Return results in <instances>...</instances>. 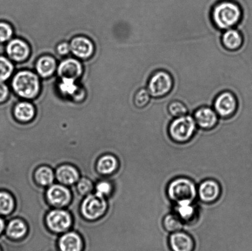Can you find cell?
Returning <instances> with one entry per match:
<instances>
[{"mask_svg": "<svg viewBox=\"0 0 252 251\" xmlns=\"http://www.w3.org/2000/svg\"><path fill=\"white\" fill-rule=\"evenodd\" d=\"M70 50L78 58L86 59L93 55L94 47L92 41L85 37H77L71 42Z\"/></svg>", "mask_w": 252, "mask_h": 251, "instance_id": "12", "label": "cell"}, {"mask_svg": "<svg viewBox=\"0 0 252 251\" xmlns=\"http://www.w3.org/2000/svg\"><path fill=\"white\" fill-rule=\"evenodd\" d=\"M5 227L4 221L0 217V235L3 232Z\"/></svg>", "mask_w": 252, "mask_h": 251, "instance_id": "36", "label": "cell"}, {"mask_svg": "<svg viewBox=\"0 0 252 251\" xmlns=\"http://www.w3.org/2000/svg\"><path fill=\"white\" fill-rule=\"evenodd\" d=\"M6 53L12 60L22 61L29 57L31 50L26 42L21 39H15L7 44Z\"/></svg>", "mask_w": 252, "mask_h": 251, "instance_id": "11", "label": "cell"}, {"mask_svg": "<svg viewBox=\"0 0 252 251\" xmlns=\"http://www.w3.org/2000/svg\"><path fill=\"white\" fill-rule=\"evenodd\" d=\"M36 179L42 185H48L53 183L54 175L53 171L48 167H41L37 170Z\"/></svg>", "mask_w": 252, "mask_h": 251, "instance_id": "29", "label": "cell"}, {"mask_svg": "<svg viewBox=\"0 0 252 251\" xmlns=\"http://www.w3.org/2000/svg\"><path fill=\"white\" fill-rule=\"evenodd\" d=\"M150 93L148 89L145 88H140L135 93L134 97H133V103L136 107L138 108H143L148 105L151 100Z\"/></svg>", "mask_w": 252, "mask_h": 251, "instance_id": "28", "label": "cell"}, {"mask_svg": "<svg viewBox=\"0 0 252 251\" xmlns=\"http://www.w3.org/2000/svg\"><path fill=\"white\" fill-rule=\"evenodd\" d=\"M168 112L172 117L177 118L187 115L188 108L182 102L174 100L170 102L168 106Z\"/></svg>", "mask_w": 252, "mask_h": 251, "instance_id": "27", "label": "cell"}, {"mask_svg": "<svg viewBox=\"0 0 252 251\" xmlns=\"http://www.w3.org/2000/svg\"><path fill=\"white\" fill-rule=\"evenodd\" d=\"M14 200L9 193L0 191V215H7L13 210Z\"/></svg>", "mask_w": 252, "mask_h": 251, "instance_id": "25", "label": "cell"}, {"mask_svg": "<svg viewBox=\"0 0 252 251\" xmlns=\"http://www.w3.org/2000/svg\"><path fill=\"white\" fill-rule=\"evenodd\" d=\"M175 213L184 223H189L196 221L197 209L193 201H183L175 203Z\"/></svg>", "mask_w": 252, "mask_h": 251, "instance_id": "13", "label": "cell"}, {"mask_svg": "<svg viewBox=\"0 0 252 251\" xmlns=\"http://www.w3.org/2000/svg\"><path fill=\"white\" fill-rule=\"evenodd\" d=\"M196 126L194 118L187 114L175 118L170 123L168 132L173 141L177 143H186L193 137Z\"/></svg>", "mask_w": 252, "mask_h": 251, "instance_id": "4", "label": "cell"}, {"mask_svg": "<svg viewBox=\"0 0 252 251\" xmlns=\"http://www.w3.org/2000/svg\"><path fill=\"white\" fill-rule=\"evenodd\" d=\"M193 118L197 126L206 130L216 127L219 120V115L216 111L207 107L197 109L194 113Z\"/></svg>", "mask_w": 252, "mask_h": 251, "instance_id": "9", "label": "cell"}, {"mask_svg": "<svg viewBox=\"0 0 252 251\" xmlns=\"http://www.w3.org/2000/svg\"><path fill=\"white\" fill-rule=\"evenodd\" d=\"M14 65L8 58L0 56V82L8 80L13 73Z\"/></svg>", "mask_w": 252, "mask_h": 251, "instance_id": "26", "label": "cell"}, {"mask_svg": "<svg viewBox=\"0 0 252 251\" xmlns=\"http://www.w3.org/2000/svg\"><path fill=\"white\" fill-rule=\"evenodd\" d=\"M163 227L168 232L174 233L182 230L184 223L175 213L169 214L162 221Z\"/></svg>", "mask_w": 252, "mask_h": 251, "instance_id": "22", "label": "cell"}, {"mask_svg": "<svg viewBox=\"0 0 252 251\" xmlns=\"http://www.w3.org/2000/svg\"><path fill=\"white\" fill-rule=\"evenodd\" d=\"M83 73V67L80 61L73 58L66 59L60 64L58 74L62 78L75 80Z\"/></svg>", "mask_w": 252, "mask_h": 251, "instance_id": "14", "label": "cell"}, {"mask_svg": "<svg viewBox=\"0 0 252 251\" xmlns=\"http://www.w3.org/2000/svg\"><path fill=\"white\" fill-rule=\"evenodd\" d=\"M36 70L43 78H48L54 73L56 68L55 59L50 56H44L36 63Z\"/></svg>", "mask_w": 252, "mask_h": 251, "instance_id": "19", "label": "cell"}, {"mask_svg": "<svg viewBox=\"0 0 252 251\" xmlns=\"http://www.w3.org/2000/svg\"><path fill=\"white\" fill-rule=\"evenodd\" d=\"M173 87L174 80L172 75L166 71L158 70L150 76L147 89L152 97L162 98L169 94Z\"/></svg>", "mask_w": 252, "mask_h": 251, "instance_id": "5", "label": "cell"}, {"mask_svg": "<svg viewBox=\"0 0 252 251\" xmlns=\"http://www.w3.org/2000/svg\"><path fill=\"white\" fill-rule=\"evenodd\" d=\"M14 115L21 121H29L33 119L34 115L33 106L28 102L18 103L15 107Z\"/></svg>", "mask_w": 252, "mask_h": 251, "instance_id": "20", "label": "cell"}, {"mask_svg": "<svg viewBox=\"0 0 252 251\" xmlns=\"http://www.w3.org/2000/svg\"><path fill=\"white\" fill-rule=\"evenodd\" d=\"M59 247L61 251H81L82 243L76 233H68L61 238Z\"/></svg>", "mask_w": 252, "mask_h": 251, "instance_id": "18", "label": "cell"}, {"mask_svg": "<svg viewBox=\"0 0 252 251\" xmlns=\"http://www.w3.org/2000/svg\"><path fill=\"white\" fill-rule=\"evenodd\" d=\"M214 110L219 116L228 119L238 110V102L236 95L229 91L220 93L214 101Z\"/></svg>", "mask_w": 252, "mask_h": 251, "instance_id": "6", "label": "cell"}, {"mask_svg": "<svg viewBox=\"0 0 252 251\" xmlns=\"http://www.w3.org/2000/svg\"><path fill=\"white\" fill-rule=\"evenodd\" d=\"M243 36L241 32L234 28L226 29L221 37V43L224 48L230 51L239 50L243 46Z\"/></svg>", "mask_w": 252, "mask_h": 251, "instance_id": "16", "label": "cell"}, {"mask_svg": "<svg viewBox=\"0 0 252 251\" xmlns=\"http://www.w3.org/2000/svg\"><path fill=\"white\" fill-rule=\"evenodd\" d=\"M26 232V228L24 223L17 220L11 221L6 228L7 235L13 238L22 237Z\"/></svg>", "mask_w": 252, "mask_h": 251, "instance_id": "24", "label": "cell"}, {"mask_svg": "<svg viewBox=\"0 0 252 251\" xmlns=\"http://www.w3.org/2000/svg\"><path fill=\"white\" fill-rule=\"evenodd\" d=\"M70 51V46L68 43H63L58 46V52L60 55L65 56Z\"/></svg>", "mask_w": 252, "mask_h": 251, "instance_id": "35", "label": "cell"}, {"mask_svg": "<svg viewBox=\"0 0 252 251\" xmlns=\"http://www.w3.org/2000/svg\"><path fill=\"white\" fill-rule=\"evenodd\" d=\"M9 93L8 87L3 82H0V103H4L6 100Z\"/></svg>", "mask_w": 252, "mask_h": 251, "instance_id": "34", "label": "cell"}, {"mask_svg": "<svg viewBox=\"0 0 252 251\" xmlns=\"http://www.w3.org/2000/svg\"><path fill=\"white\" fill-rule=\"evenodd\" d=\"M78 189L81 193L86 194L92 189V184L88 179H83L78 184Z\"/></svg>", "mask_w": 252, "mask_h": 251, "instance_id": "32", "label": "cell"}, {"mask_svg": "<svg viewBox=\"0 0 252 251\" xmlns=\"http://www.w3.org/2000/svg\"><path fill=\"white\" fill-rule=\"evenodd\" d=\"M14 92L22 98L32 99L36 97L40 89L38 76L29 71L16 74L12 83Z\"/></svg>", "mask_w": 252, "mask_h": 251, "instance_id": "3", "label": "cell"}, {"mask_svg": "<svg viewBox=\"0 0 252 251\" xmlns=\"http://www.w3.org/2000/svg\"><path fill=\"white\" fill-rule=\"evenodd\" d=\"M57 176L61 183L70 184L77 180L78 172L73 167L63 166L59 168L57 171Z\"/></svg>", "mask_w": 252, "mask_h": 251, "instance_id": "21", "label": "cell"}, {"mask_svg": "<svg viewBox=\"0 0 252 251\" xmlns=\"http://www.w3.org/2000/svg\"><path fill=\"white\" fill-rule=\"evenodd\" d=\"M48 196L51 203L56 206L65 205L70 200V193L67 189L59 185L52 186L49 189Z\"/></svg>", "mask_w": 252, "mask_h": 251, "instance_id": "17", "label": "cell"}, {"mask_svg": "<svg viewBox=\"0 0 252 251\" xmlns=\"http://www.w3.org/2000/svg\"><path fill=\"white\" fill-rule=\"evenodd\" d=\"M110 190V184L107 183V182H102V183L98 184L97 186V194L101 196H103V195H105V194L109 193Z\"/></svg>", "mask_w": 252, "mask_h": 251, "instance_id": "33", "label": "cell"}, {"mask_svg": "<svg viewBox=\"0 0 252 251\" xmlns=\"http://www.w3.org/2000/svg\"><path fill=\"white\" fill-rule=\"evenodd\" d=\"M106 206L107 205L103 196L97 194L88 196L83 203V215L86 218L93 220L103 215Z\"/></svg>", "mask_w": 252, "mask_h": 251, "instance_id": "7", "label": "cell"}, {"mask_svg": "<svg viewBox=\"0 0 252 251\" xmlns=\"http://www.w3.org/2000/svg\"><path fill=\"white\" fill-rule=\"evenodd\" d=\"M167 193L168 197L175 203L183 201H193L197 195V188L191 179L180 177L170 182Z\"/></svg>", "mask_w": 252, "mask_h": 251, "instance_id": "2", "label": "cell"}, {"mask_svg": "<svg viewBox=\"0 0 252 251\" xmlns=\"http://www.w3.org/2000/svg\"><path fill=\"white\" fill-rule=\"evenodd\" d=\"M117 166L118 162L114 157L106 156L99 160L98 169L101 173H111L117 168Z\"/></svg>", "mask_w": 252, "mask_h": 251, "instance_id": "23", "label": "cell"}, {"mask_svg": "<svg viewBox=\"0 0 252 251\" xmlns=\"http://www.w3.org/2000/svg\"><path fill=\"white\" fill-rule=\"evenodd\" d=\"M78 88V86L75 84V80L62 78V82L59 84V89L63 95L74 96L77 92Z\"/></svg>", "mask_w": 252, "mask_h": 251, "instance_id": "30", "label": "cell"}, {"mask_svg": "<svg viewBox=\"0 0 252 251\" xmlns=\"http://www.w3.org/2000/svg\"><path fill=\"white\" fill-rule=\"evenodd\" d=\"M221 193L220 185L214 179H207L197 188V195L205 203H212L218 200Z\"/></svg>", "mask_w": 252, "mask_h": 251, "instance_id": "8", "label": "cell"}, {"mask_svg": "<svg viewBox=\"0 0 252 251\" xmlns=\"http://www.w3.org/2000/svg\"><path fill=\"white\" fill-rule=\"evenodd\" d=\"M49 227L55 232H61L67 229L70 225V217L65 211H52L47 218Z\"/></svg>", "mask_w": 252, "mask_h": 251, "instance_id": "15", "label": "cell"}, {"mask_svg": "<svg viewBox=\"0 0 252 251\" xmlns=\"http://www.w3.org/2000/svg\"><path fill=\"white\" fill-rule=\"evenodd\" d=\"M169 246L171 251H194L195 249L193 238L189 233L182 230L170 235Z\"/></svg>", "mask_w": 252, "mask_h": 251, "instance_id": "10", "label": "cell"}, {"mask_svg": "<svg viewBox=\"0 0 252 251\" xmlns=\"http://www.w3.org/2000/svg\"><path fill=\"white\" fill-rule=\"evenodd\" d=\"M0 251H1V250H0Z\"/></svg>", "mask_w": 252, "mask_h": 251, "instance_id": "37", "label": "cell"}, {"mask_svg": "<svg viewBox=\"0 0 252 251\" xmlns=\"http://www.w3.org/2000/svg\"><path fill=\"white\" fill-rule=\"evenodd\" d=\"M13 35V29L9 24L0 22V43L9 41Z\"/></svg>", "mask_w": 252, "mask_h": 251, "instance_id": "31", "label": "cell"}, {"mask_svg": "<svg viewBox=\"0 0 252 251\" xmlns=\"http://www.w3.org/2000/svg\"><path fill=\"white\" fill-rule=\"evenodd\" d=\"M215 26L220 29L233 28L243 17L240 5L233 0H221L215 4L212 11Z\"/></svg>", "mask_w": 252, "mask_h": 251, "instance_id": "1", "label": "cell"}]
</instances>
